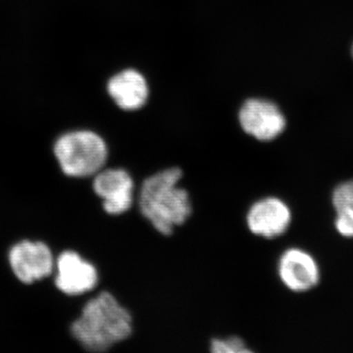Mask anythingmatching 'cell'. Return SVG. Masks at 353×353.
Returning <instances> with one entry per match:
<instances>
[{
    "label": "cell",
    "mask_w": 353,
    "mask_h": 353,
    "mask_svg": "<svg viewBox=\"0 0 353 353\" xmlns=\"http://www.w3.org/2000/svg\"><path fill=\"white\" fill-rule=\"evenodd\" d=\"M132 332L131 313L110 292H101L83 306L71 333L90 352H106L126 340Z\"/></svg>",
    "instance_id": "1"
},
{
    "label": "cell",
    "mask_w": 353,
    "mask_h": 353,
    "mask_svg": "<svg viewBox=\"0 0 353 353\" xmlns=\"http://www.w3.org/2000/svg\"><path fill=\"white\" fill-rule=\"evenodd\" d=\"M183 172L178 167L148 176L141 185L139 208L145 219L164 236L173 233L192 214L189 192L179 187Z\"/></svg>",
    "instance_id": "2"
},
{
    "label": "cell",
    "mask_w": 353,
    "mask_h": 353,
    "mask_svg": "<svg viewBox=\"0 0 353 353\" xmlns=\"http://www.w3.org/2000/svg\"><path fill=\"white\" fill-rule=\"evenodd\" d=\"M54 154L67 176L85 178L101 171L108 161V148L103 139L95 132L75 131L57 139Z\"/></svg>",
    "instance_id": "3"
},
{
    "label": "cell",
    "mask_w": 353,
    "mask_h": 353,
    "mask_svg": "<svg viewBox=\"0 0 353 353\" xmlns=\"http://www.w3.org/2000/svg\"><path fill=\"white\" fill-rule=\"evenodd\" d=\"M243 131L260 141L277 139L285 128L284 114L273 102L252 99L243 103L239 113Z\"/></svg>",
    "instance_id": "4"
},
{
    "label": "cell",
    "mask_w": 353,
    "mask_h": 353,
    "mask_svg": "<svg viewBox=\"0 0 353 353\" xmlns=\"http://www.w3.org/2000/svg\"><path fill=\"white\" fill-rule=\"evenodd\" d=\"M9 262L16 277L25 284L48 277L54 265L48 245L30 241H21L11 248Z\"/></svg>",
    "instance_id": "5"
},
{
    "label": "cell",
    "mask_w": 353,
    "mask_h": 353,
    "mask_svg": "<svg viewBox=\"0 0 353 353\" xmlns=\"http://www.w3.org/2000/svg\"><path fill=\"white\" fill-rule=\"evenodd\" d=\"M278 274L285 288L294 292L314 289L321 278L319 265L310 253L301 248L285 250L279 259Z\"/></svg>",
    "instance_id": "6"
},
{
    "label": "cell",
    "mask_w": 353,
    "mask_h": 353,
    "mask_svg": "<svg viewBox=\"0 0 353 353\" xmlns=\"http://www.w3.org/2000/svg\"><path fill=\"white\" fill-rule=\"evenodd\" d=\"M292 210L278 197H266L255 202L248 211V229L256 236L275 239L283 236L292 224Z\"/></svg>",
    "instance_id": "7"
},
{
    "label": "cell",
    "mask_w": 353,
    "mask_h": 353,
    "mask_svg": "<svg viewBox=\"0 0 353 353\" xmlns=\"http://www.w3.org/2000/svg\"><path fill=\"white\" fill-rule=\"evenodd\" d=\"M94 190L110 215H120L132 208L134 181L126 170L108 169L95 175Z\"/></svg>",
    "instance_id": "8"
},
{
    "label": "cell",
    "mask_w": 353,
    "mask_h": 353,
    "mask_svg": "<svg viewBox=\"0 0 353 353\" xmlns=\"http://www.w3.org/2000/svg\"><path fill=\"white\" fill-rule=\"evenodd\" d=\"M99 281L94 265L74 252H65L57 259L55 285L68 296H80L94 289Z\"/></svg>",
    "instance_id": "9"
},
{
    "label": "cell",
    "mask_w": 353,
    "mask_h": 353,
    "mask_svg": "<svg viewBox=\"0 0 353 353\" xmlns=\"http://www.w3.org/2000/svg\"><path fill=\"white\" fill-rule=\"evenodd\" d=\"M108 94L124 110H137L145 105L148 85L145 77L136 70H124L112 77L108 85Z\"/></svg>",
    "instance_id": "10"
},
{
    "label": "cell",
    "mask_w": 353,
    "mask_h": 353,
    "mask_svg": "<svg viewBox=\"0 0 353 353\" xmlns=\"http://www.w3.org/2000/svg\"><path fill=\"white\" fill-rule=\"evenodd\" d=\"M334 210H353V180L345 181L336 185L332 194Z\"/></svg>",
    "instance_id": "11"
},
{
    "label": "cell",
    "mask_w": 353,
    "mask_h": 353,
    "mask_svg": "<svg viewBox=\"0 0 353 353\" xmlns=\"http://www.w3.org/2000/svg\"><path fill=\"white\" fill-rule=\"evenodd\" d=\"M211 352L213 353H250L252 350L246 347L245 341L239 336L231 338L213 339L210 345Z\"/></svg>",
    "instance_id": "12"
},
{
    "label": "cell",
    "mask_w": 353,
    "mask_h": 353,
    "mask_svg": "<svg viewBox=\"0 0 353 353\" xmlns=\"http://www.w3.org/2000/svg\"><path fill=\"white\" fill-rule=\"evenodd\" d=\"M334 228L341 236L353 239V210L336 211Z\"/></svg>",
    "instance_id": "13"
},
{
    "label": "cell",
    "mask_w": 353,
    "mask_h": 353,
    "mask_svg": "<svg viewBox=\"0 0 353 353\" xmlns=\"http://www.w3.org/2000/svg\"><path fill=\"white\" fill-rule=\"evenodd\" d=\"M352 57H353V46H352Z\"/></svg>",
    "instance_id": "14"
}]
</instances>
